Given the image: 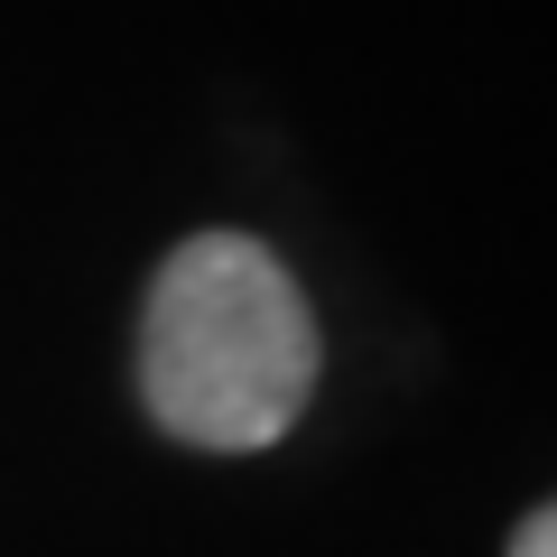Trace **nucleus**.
Returning <instances> with one entry per match:
<instances>
[{"mask_svg":"<svg viewBox=\"0 0 557 557\" xmlns=\"http://www.w3.org/2000/svg\"><path fill=\"white\" fill-rule=\"evenodd\" d=\"M317 307L251 233H186L139 307V399L177 446L260 456L317 399Z\"/></svg>","mask_w":557,"mask_h":557,"instance_id":"obj_1","label":"nucleus"},{"mask_svg":"<svg viewBox=\"0 0 557 557\" xmlns=\"http://www.w3.org/2000/svg\"><path fill=\"white\" fill-rule=\"evenodd\" d=\"M511 557H557V502H539V511L511 530Z\"/></svg>","mask_w":557,"mask_h":557,"instance_id":"obj_2","label":"nucleus"}]
</instances>
